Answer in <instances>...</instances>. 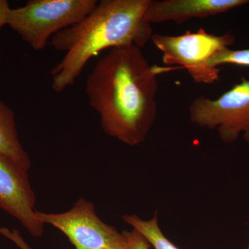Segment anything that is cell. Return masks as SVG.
<instances>
[{"instance_id":"obj_1","label":"cell","mask_w":249,"mask_h":249,"mask_svg":"<svg viewBox=\"0 0 249 249\" xmlns=\"http://www.w3.org/2000/svg\"><path fill=\"white\" fill-rule=\"evenodd\" d=\"M180 67L151 65L135 45L110 49L86 80L85 93L105 133L134 146L146 139L157 114L160 75Z\"/></svg>"},{"instance_id":"obj_2","label":"cell","mask_w":249,"mask_h":249,"mask_svg":"<svg viewBox=\"0 0 249 249\" xmlns=\"http://www.w3.org/2000/svg\"><path fill=\"white\" fill-rule=\"evenodd\" d=\"M150 1L102 0L83 20L53 36L49 45L66 52L51 71L53 91L74 84L87 63L105 49L146 45L153 35L145 17Z\"/></svg>"},{"instance_id":"obj_3","label":"cell","mask_w":249,"mask_h":249,"mask_svg":"<svg viewBox=\"0 0 249 249\" xmlns=\"http://www.w3.org/2000/svg\"><path fill=\"white\" fill-rule=\"evenodd\" d=\"M97 0H31L11 9L7 25L36 51L45 49L60 31L83 20Z\"/></svg>"},{"instance_id":"obj_4","label":"cell","mask_w":249,"mask_h":249,"mask_svg":"<svg viewBox=\"0 0 249 249\" xmlns=\"http://www.w3.org/2000/svg\"><path fill=\"white\" fill-rule=\"evenodd\" d=\"M151 40L161 52L165 65L186 70L196 83L213 84L220 80V70L210 66L209 62L219 51L235 43V36L231 32L216 36L201 28L180 36L153 34Z\"/></svg>"},{"instance_id":"obj_5","label":"cell","mask_w":249,"mask_h":249,"mask_svg":"<svg viewBox=\"0 0 249 249\" xmlns=\"http://www.w3.org/2000/svg\"><path fill=\"white\" fill-rule=\"evenodd\" d=\"M188 109L192 123L217 128L223 142H235L242 134L249 142V80L245 77L216 100L203 96L195 98Z\"/></svg>"},{"instance_id":"obj_6","label":"cell","mask_w":249,"mask_h":249,"mask_svg":"<svg viewBox=\"0 0 249 249\" xmlns=\"http://www.w3.org/2000/svg\"><path fill=\"white\" fill-rule=\"evenodd\" d=\"M42 224L63 232L76 249H126V239L112 226L103 222L94 205L85 199L76 201L70 211L47 213L36 211Z\"/></svg>"},{"instance_id":"obj_7","label":"cell","mask_w":249,"mask_h":249,"mask_svg":"<svg viewBox=\"0 0 249 249\" xmlns=\"http://www.w3.org/2000/svg\"><path fill=\"white\" fill-rule=\"evenodd\" d=\"M36 203L27 172L0 157V209L19 221L31 235L40 237L44 224L36 215Z\"/></svg>"},{"instance_id":"obj_8","label":"cell","mask_w":249,"mask_h":249,"mask_svg":"<svg viewBox=\"0 0 249 249\" xmlns=\"http://www.w3.org/2000/svg\"><path fill=\"white\" fill-rule=\"evenodd\" d=\"M249 4V0H151L145 17L150 24L173 21L181 24L193 18L224 14Z\"/></svg>"},{"instance_id":"obj_9","label":"cell","mask_w":249,"mask_h":249,"mask_svg":"<svg viewBox=\"0 0 249 249\" xmlns=\"http://www.w3.org/2000/svg\"><path fill=\"white\" fill-rule=\"evenodd\" d=\"M0 157L11 160L27 173L30 169V157L18 137L14 111L1 100H0Z\"/></svg>"},{"instance_id":"obj_10","label":"cell","mask_w":249,"mask_h":249,"mask_svg":"<svg viewBox=\"0 0 249 249\" xmlns=\"http://www.w3.org/2000/svg\"><path fill=\"white\" fill-rule=\"evenodd\" d=\"M128 224L141 234L155 249H179L170 242L160 229L156 213L150 220H143L136 214H125L123 217Z\"/></svg>"},{"instance_id":"obj_11","label":"cell","mask_w":249,"mask_h":249,"mask_svg":"<svg viewBox=\"0 0 249 249\" xmlns=\"http://www.w3.org/2000/svg\"><path fill=\"white\" fill-rule=\"evenodd\" d=\"M209 65L213 68L222 65L249 67V48L240 50H233L230 47L223 49L213 57Z\"/></svg>"},{"instance_id":"obj_12","label":"cell","mask_w":249,"mask_h":249,"mask_svg":"<svg viewBox=\"0 0 249 249\" xmlns=\"http://www.w3.org/2000/svg\"><path fill=\"white\" fill-rule=\"evenodd\" d=\"M126 239V249H150V244L146 239L137 231L132 229V231H124Z\"/></svg>"},{"instance_id":"obj_13","label":"cell","mask_w":249,"mask_h":249,"mask_svg":"<svg viewBox=\"0 0 249 249\" xmlns=\"http://www.w3.org/2000/svg\"><path fill=\"white\" fill-rule=\"evenodd\" d=\"M0 234L11 241L19 249H33L24 240L22 236L16 229H9L6 227H0Z\"/></svg>"},{"instance_id":"obj_14","label":"cell","mask_w":249,"mask_h":249,"mask_svg":"<svg viewBox=\"0 0 249 249\" xmlns=\"http://www.w3.org/2000/svg\"><path fill=\"white\" fill-rule=\"evenodd\" d=\"M11 8L6 0H0V29L7 25L8 18Z\"/></svg>"},{"instance_id":"obj_15","label":"cell","mask_w":249,"mask_h":249,"mask_svg":"<svg viewBox=\"0 0 249 249\" xmlns=\"http://www.w3.org/2000/svg\"><path fill=\"white\" fill-rule=\"evenodd\" d=\"M249 249V247H248V249Z\"/></svg>"}]
</instances>
